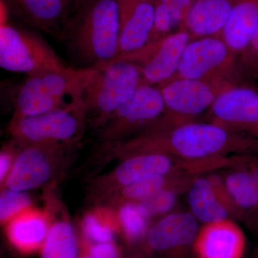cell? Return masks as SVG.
Instances as JSON below:
<instances>
[{"instance_id":"6da1fadb","label":"cell","mask_w":258,"mask_h":258,"mask_svg":"<svg viewBox=\"0 0 258 258\" xmlns=\"http://www.w3.org/2000/svg\"><path fill=\"white\" fill-rule=\"evenodd\" d=\"M110 146V155L121 159L140 153H162L186 161L258 154V139L211 122L164 124L157 121L135 137Z\"/></svg>"},{"instance_id":"7a4b0ae2","label":"cell","mask_w":258,"mask_h":258,"mask_svg":"<svg viewBox=\"0 0 258 258\" xmlns=\"http://www.w3.org/2000/svg\"><path fill=\"white\" fill-rule=\"evenodd\" d=\"M119 32L118 0H91L72 15L62 42L79 69H98L116 58Z\"/></svg>"},{"instance_id":"3957f363","label":"cell","mask_w":258,"mask_h":258,"mask_svg":"<svg viewBox=\"0 0 258 258\" xmlns=\"http://www.w3.org/2000/svg\"><path fill=\"white\" fill-rule=\"evenodd\" d=\"M218 159L186 161L162 153L133 154L121 159L109 172L94 178L90 184L93 198L103 201L110 195L139 180L157 175L188 174L200 176L218 170Z\"/></svg>"},{"instance_id":"277c9868","label":"cell","mask_w":258,"mask_h":258,"mask_svg":"<svg viewBox=\"0 0 258 258\" xmlns=\"http://www.w3.org/2000/svg\"><path fill=\"white\" fill-rule=\"evenodd\" d=\"M96 69L64 67L27 76L17 91L13 115L42 114L82 99L83 88Z\"/></svg>"},{"instance_id":"5b68a950","label":"cell","mask_w":258,"mask_h":258,"mask_svg":"<svg viewBox=\"0 0 258 258\" xmlns=\"http://www.w3.org/2000/svg\"><path fill=\"white\" fill-rule=\"evenodd\" d=\"M142 83L139 68L129 61L114 60L96 69L81 95L88 124L100 128Z\"/></svg>"},{"instance_id":"8992f818","label":"cell","mask_w":258,"mask_h":258,"mask_svg":"<svg viewBox=\"0 0 258 258\" xmlns=\"http://www.w3.org/2000/svg\"><path fill=\"white\" fill-rule=\"evenodd\" d=\"M88 125L82 99L31 116H14L8 125L13 140L21 144H60L67 145L81 138Z\"/></svg>"},{"instance_id":"52a82bcc","label":"cell","mask_w":258,"mask_h":258,"mask_svg":"<svg viewBox=\"0 0 258 258\" xmlns=\"http://www.w3.org/2000/svg\"><path fill=\"white\" fill-rule=\"evenodd\" d=\"M0 66L27 76L66 67L41 37L5 20L0 26Z\"/></svg>"},{"instance_id":"ba28073f","label":"cell","mask_w":258,"mask_h":258,"mask_svg":"<svg viewBox=\"0 0 258 258\" xmlns=\"http://www.w3.org/2000/svg\"><path fill=\"white\" fill-rule=\"evenodd\" d=\"M164 110L159 88L142 83L133 96L97 129V137L109 145L128 140L155 123Z\"/></svg>"},{"instance_id":"9c48e42d","label":"cell","mask_w":258,"mask_h":258,"mask_svg":"<svg viewBox=\"0 0 258 258\" xmlns=\"http://www.w3.org/2000/svg\"><path fill=\"white\" fill-rule=\"evenodd\" d=\"M237 83L223 79H172L158 86L165 110L158 121L177 124L209 111L220 93Z\"/></svg>"},{"instance_id":"30bf717a","label":"cell","mask_w":258,"mask_h":258,"mask_svg":"<svg viewBox=\"0 0 258 258\" xmlns=\"http://www.w3.org/2000/svg\"><path fill=\"white\" fill-rule=\"evenodd\" d=\"M173 79H223L240 84L238 57L221 36L190 40Z\"/></svg>"},{"instance_id":"8fae6325","label":"cell","mask_w":258,"mask_h":258,"mask_svg":"<svg viewBox=\"0 0 258 258\" xmlns=\"http://www.w3.org/2000/svg\"><path fill=\"white\" fill-rule=\"evenodd\" d=\"M15 142L18 154L1 189L28 191L42 187L55 179L63 163L64 144Z\"/></svg>"},{"instance_id":"7c38bea8","label":"cell","mask_w":258,"mask_h":258,"mask_svg":"<svg viewBox=\"0 0 258 258\" xmlns=\"http://www.w3.org/2000/svg\"><path fill=\"white\" fill-rule=\"evenodd\" d=\"M198 220L189 212L174 211L152 224L139 247L153 258H193Z\"/></svg>"},{"instance_id":"4fadbf2b","label":"cell","mask_w":258,"mask_h":258,"mask_svg":"<svg viewBox=\"0 0 258 258\" xmlns=\"http://www.w3.org/2000/svg\"><path fill=\"white\" fill-rule=\"evenodd\" d=\"M190 40L189 34L181 28L159 40L149 42L131 55L115 60H125L135 64L142 74L143 83L160 86L175 76Z\"/></svg>"},{"instance_id":"5bb4252c","label":"cell","mask_w":258,"mask_h":258,"mask_svg":"<svg viewBox=\"0 0 258 258\" xmlns=\"http://www.w3.org/2000/svg\"><path fill=\"white\" fill-rule=\"evenodd\" d=\"M209 121L258 139V92L234 85L220 93L209 110Z\"/></svg>"},{"instance_id":"9a60e30c","label":"cell","mask_w":258,"mask_h":258,"mask_svg":"<svg viewBox=\"0 0 258 258\" xmlns=\"http://www.w3.org/2000/svg\"><path fill=\"white\" fill-rule=\"evenodd\" d=\"M217 172L196 176L191 181L186 191L189 212L203 225L228 219L240 221L223 177Z\"/></svg>"},{"instance_id":"2e32d148","label":"cell","mask_w":258,"mask_h":258,"mask_svg":"<svg viewBox=\"0 0 258 258\" xmlns=\"http://www.w3.org/2000/svg\"><path fill=\"white\" fill-rule=\"evenodd\" d=\"M118 3L120 32L115 59L131 55L147 45L152 39L155 21L153 0H118Z\"/></svg>"},{"instance_id":"e0dca14e","label":"cell","mask_w":258,"mask_h":258,"mask_svg":"<svg viewBox=\"0 0 258 258\" xmlns=\"http://www.w3.org/2000/svg\"><path fill=\"white\" fill-rule=\"evenodd\" d=\"M246 237L235 220L203 225L194 244L195 258H243Z\"/></svg>"},{"instance_id":"ac0fdd59","label":"cell","mask_w":258,"mask_h":258,"mask_svg":"<svg viewBox=\"0 0 258 258\" xmlns=\"http://www.w3.org/2000/svg\"><path fill=\"white\" fill-rule=\"evenodd\" d=\"M22 23L62 41L71 15L63 0H7Z\"/></svg>"},{"instance_id":"d6986e66","label":"cell","mask_w":258,"mask_h":258,"mask_svg":"<svg viewBox=\"0 0 258 258\" xmlns=\"http://www.w3.org/2000/svg\"><path fill=\"white\" fill-rule=\"evenodd\" d=\"M53 220L52 211L31 208L10 220L5 227L7 240L15 252L22 255L40 252Z\"/></svg>"},{"instance_id":"ffe728a7","label":"cell","mask_w":258,"mask_h":258,"mask_svg":"<svg viewBox=\"0 0 258 258\" xmlns=\"http://www.w3.org/2000/svg\"><path fill=\"white\" fill-rule=\"evenodd\" d=\"M241 156L222 174L227 191L243 222L251 230H258V182L242 164Z\"/></svg>"},{"instance_id":"44dd1931","label":"cell","mask_w":258,"mask_h":258,"mask_svg":"<svg viewBox=\"0 0 258 258\" xmlns=\"http://www.w3.org/2000/svg\"><path fill=\"white\" fill-rule=\"evenodd\" d=\"M237 0H194L181 28L191 40L221 36Z\"/></svg>"},{"instance_id":"7402d4cb","label":"cell","mask_w":258,"mask_h":258,"mask_svg":"<svg viewBox=\"0 0 258 258\" xmlns=\"http://www.w3.org/2000/svg\"><path fill=\"white\" fill-rule=\"evenodd\" d=\"M258 26V0H237L221 37L238 57L247 47Z\"/></svg>"},{"instance_id":"603a6c76","label":"cell","mask_w":258,"mask_h":258,"mask_svg":"<svg viewBox=\"0 0 258 258\" xmlns=\"http://www.w3.org/2000/svg\"><path fill=\"white\" fill-rule=\"evenodd\" d=\"M195 177L188 174L149 176L118 189L103 201L113 208L123 203H142L168 186L189 183Z\"/></svg>"},{"instance_id":"cb8c5ba5","label":"cell","mask_w":258,"mask_h":258,"mask_svg":"<svg viewBox=\"0 0 258 258\" xmlns=\"http://www.w3.org/2000/svg\"><path fill=\"white\" fill-rule=\"evenodd\" d=\"M79 233L66 215L52 220L50 230L40 249V258H79Z\"/></svg>"},{"instance_id":"d4e9b609","label":"cell","mask_w":258,"mask_h":258,"mask_svg":"<svg viewBox=\"0 0 258 258\" xmlns=\"http://www.w3.org/2000/svg\"><path fill=\"white\" fill-rule=\"evenodd\" d=\"M80 238L93 243L115 241L119 235V225L114 208L100 205L90 209L80 223Z\"/></svg>"},{"instance_id":"484cf974","label":"cell","mask_w":258,"mask_h":258,"mask_svg":"<svg viewBox=\"0 0 258 258\" xmlns=\"http://www.w3.org/2000/svg\"><path fill=\"white\" fill-rule=\"evenodd\" d=\"M119 225V235L128 247L141 246L150 228L151 219L140 203H126L114 208Z\"/></svg>"},{"instance_id":"4316f807","label":"cell","mask_w":258,"mask_h":258,"mask_svg":"<svg viewBox=\"0 0 258 258\" xmlns=\"http://www.w3.org/2000/svg\"><path fill=\"white\" fill-rule=\"evenodd\" d=\"M191 183V181L168 186L153 195L152 198L139 203L151 220L152 218H160L174 211L180 195L186 192Z\"/></svg>"},{"instance_id":"83f0119b","label":"cell","mask_w":258,"mask_h":258,"mask_svg":"<svg viewBox=\"0 0 258 258\" xmlns=\"http://www.w3.org/2000/svg\"><path fill=\"white\" fill-rule=\"evenodd\" d=\"M32 200L27 191L2 189L0 195V222L4 226L10 220L31 208Z\"/></svg>"},{"instance_id":"f1b7e54d","label":"cell","mask_w":258,"mask_h":258,"mask_svg":"<svg viewBox=\"0 0 258 258\" xmlns=\"http://www.w3.org/2000/svg\"><path fill=\"white\" fill-rule=\"evenodd\" d=\"M238 69L242 81L258 79V26L247 47L238 56Z\"/></svg>"},{"instance_id":"f546056e","label":"cell","mask_w":258,"mask_h":258,"mask_svg":"<svg viewBox=\"0 0 258 258\" xmlns=\"http://www.w3.org/2000/svg\"><path fill=\"white\" fill-rule=\"evenodd\" d=\"M167 12L178 28L181 29L194 0H153Z\"/></svg>"},{"instance_id":"4dcf8cb0","label":"cell","mask_w":258,"mask_h":258,"mask_svg":"<svg viewBox=\"0 0 258 258\" xmlns=\"http://www.w3.org/2000/svg\"><path fill=\"white\" fill-rule=\"evenodd\" d=\"M79 258H121L114 246L108 243L80 242Z\"/></svg>"},{"instance_id":"1f68e13d","label":"cell","mask_w":258,"mask_h":258,"mask_svg":"<svg viewBox=\"0 0 258 258\" xmlns=\"http://www.w3.org/2000/svg\"><path fill=\"white\" fill-rule=\"evenodd\" d=\"M18 144L15 141L12 140L9 144H6L2 149L0 152V185L1 188L4 186L5 181L8 179L18 154Z\"/></svg>"},{"instance_id":"d6a6232c","label":"cell","mask_w":258,"mask_h":258,"mask_svg":"<svg viewBox=\"0 0 258 258\" xmlns=\"http://www.w3.org/2000/svg\"><path fill=\"white\" fill-rule=\"evenodd\" d=\"M63 2L69 9L70 13H73L74 14L76 10L79 8L80 0H63Z\"/></svg>"},{"instance_id":"836d02e7","label":"cell","mask_w":258,"mask_h":258,"mask_svg":"<svg viewBox=\"0 0 258 258\" xmlns=\"http://www.w3.org/2000/svg\"><path fill=\"white\" fill-rule=\"evenodd\" d=\"M126 258H153L150 254L147 253V252L144 250L143 249H139V250L137 251V252L132 254V255L128 256Z\"/></svg>"},{"instance_id":"e575fe53","label":"cell","mask_w":258,"mask_h":258,"mask_svg":"<svg viewBox=\"0 0 258 258\" xmlns=\"http://www.w3.org/2000/svg\"><path fill=\"white\" fill-rule=\"evenodd\" d=\"M252 258H258V244L257 247H256L255 250H254Z\"/></svg>"},{"instance_id":"d590c367","label":"cell","mask_w":258,"mask_h":258,"mask_svg":"<svg viewBox=\"0 0 258 258\" xmlns=\"http://www.w3.org/2000/svg\"><path fill=\"white\" fill-rule=\"evenodd\" d=\"M90 1H91V0H81V3H80L79 6L81 4H83V3H88V2H90Z\"/></svg>"},{"instance_id":"8d00e7d4","label":"cell","mask_w":258,"mask_h":258,"mask_svg":"<svg viewBox=\"0 0 258 258\" xmlns=\"http://www.w3.org/2000/svg\"><path fill=\"white\" fill-rule=\"evenodd\" d=\"M80 3H81V0H80ZM79 5H80V4H79Z\"/></svg>"}]
</instances>
